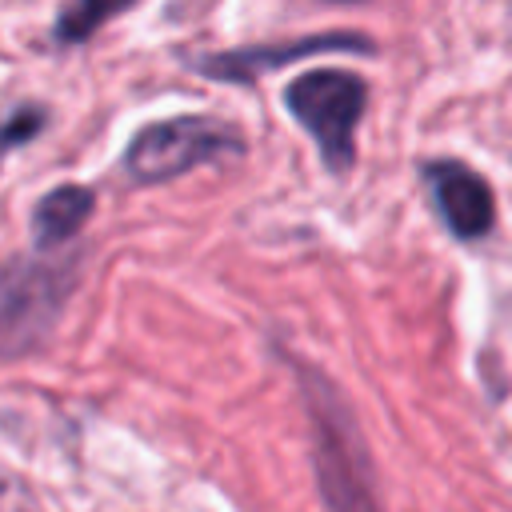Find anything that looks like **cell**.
Masks as SVG:
<instances>
[{
    "label": "cell",
    "mask_w": 512,
    "mask_h": 512,
    "mask_svg": "<svg viewBox=\"0 0 512 512\" xmlns=\"http://www.w3.org/2000/svg\"><path fill=\"white\" fill-rule=\"evenodd\" d=\"M132 0H68L64 12L56 16V40L60 44H80L88 40L104 20L124 12Z\"/></svg>",
    "instance_id": "obj_8"
},
{
    "label": "cell",
    "mask_w": 512,
    "mask_h": 512,
    "mask_svg": "<svg viewBox=\"0 0 512 512\" xmlns=\"http://www.w3.org/2000/svg\"><path fill=\"white\" fill-rule=\"evenodd\" d=\"M508 24H512V12H508Z\"/></svg>",
    "instance_id": "obj_9"
},
{
    "label": "cell",
    "mask_w": 512,
    "mask_h": 512,
    "mask_svg": "<svg viewBox=\"0 0 512 512\" xmlns=\"http://www.w3.org/2000/svg\"><path fill=\"white\" fill-rule=\"evenodd\" d=\"M76 284V260H12L0 268V360L48 340Z\"/></svg>",
    "instance_id": "obj_2"
},
{
    "label": "cell",
    "mask_w": 512,
    "mask_h": 512,
    "mask_svg": "<svg viewBox=\"0 0 512 512\" xmlns=\"http://www.w3.org/2000/svg\"><path fill=\"white\" fill-rule=\"evenodd\" d=\"M372 44L364 36H344V32H328V36H308V40H280V44H256V48H232V52H216L204 56L196 68L220 80H252L256 72L268 68H284L300 56H316V52H368Z\"/></svg>",
    "instance_id": "obj_6"
},
{
    "label": "cell",
    "mask_w": 512,
    "mask_h": 512,
    "mask_svg": "<svg viewBox=\"0 0 512 512\" xmlns=\"http://www.w3.org/2000/svg\"><path fill=\"white\" fill-rule=\"evenodd\" d=\"M284 100L300 128L316 140L324 164L332 172H344L356 156V124L368 104L364 80L344 68H312L288 84Z\"/></svg>",
    "instance_id": "obj_3"
},
{
    "label": "cell",
    "mask_w": 512,
    "mask_h": 512,
    "mask_svg": "<svg viewBox=\"0 0 512 512\" xmlns=\"http://www.w3.org/2000/svg\"><path fill=\"white\" fill-rule=\"evenodd\" d=\"M92 212V192L80 188V184H60L52 188L40 204H36V216H32V236L40 248H56L64 244L68 236L80 232V224L88 220Z\"/></svg>",
    "instance_id": "obj_7"
},
{
    "label": "cell",
    "mask_w": 512,
    "mask_h": 512,
    "mask_svg": "<svg viewBox=\"0 0 512 512\" xmlns=\"http://www.w3.org/2000/svg\"><path fill=\"white\" fill-rule=\"evenodd\" d=\"M300 388L312 416V460L324 512H380L368 448L344 396L312 368H300Z\"/></svg>",
    "instance_id": "obj_1"
},
{
    "label": "cell",
    "mask_w": 512,
    "mask_h": 512,
    "mask_svg": "<svg viewBox=\"0 0 512 512\" xmlns=\"http://www.w3.org/2000/svg\"><path fill=\"white\" fill-rule=\"evenodd\" d=\"M240 152H244V140L228 124L208 116H176L136 132L124 152V168L136 184H160V180L184 176L196 164L240 156Z\"/></svg>",
    "instance_id": "obj_4"
},
{
    "label": "cell",
    "mask_w": 512,
    "mask_h": 512,
    "mask_svg": "<svg viewBox=\"0 0 512 512\" xmlns=\"http://www.w3.org/2000/svg\"><path fill=\"white\" fill-rule=\"evenodd\" d=\"M428 184L436 196L440 216L460 240H476L496 224V200L480 172H472L460 160H436L428 164Z\"/></svg>",
    "instance_id": "obj_5"
}]
</instances>
